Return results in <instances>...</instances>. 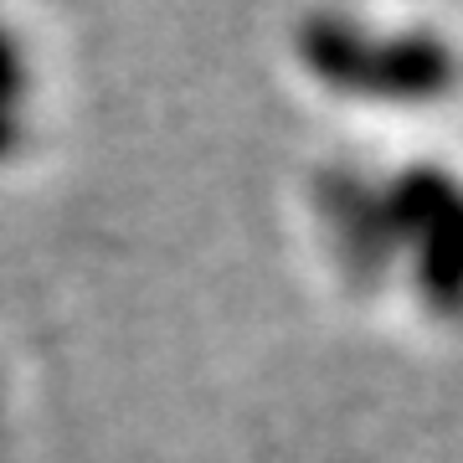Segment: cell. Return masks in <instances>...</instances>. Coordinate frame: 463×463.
Segmentation results:
<instances>
[{"label":"cell","instance_id":"4","mask_svg":"<svg viewBox=\"0 0 463 463\" xmlns=\"http://www.w3.org/2000/svg\"><path fill=\"white\" fill-rule=\"evenodd\" d=\"M11 149H16V109L0 103V155H11Z\"/></svg>","mask_w":463,"mask_h":463},{"label":"cell","instance_id":"3","mask_svg":"<svg viewBox=\"0 0 463 463\" xmlns=\"http://www.w3.org/2000/svg\"><path fill=\"white\" fill-rule=\"evenodd\" d=\"M21 88H26V67H21V52L16 42L0 32V103L11 109V103L21 99Z\"/></svg>","mask_w":463,"mask_h":463},{"label":"cell","instance_id":"2","mask_svg":"<svg viewBox=\"0 0 463 463\" xmlns=\"http://www.w3.org/2000/svg\"><path fill=\"white\" fill-rule=\"evenodd\" d=\"M330 216L340 222L345 252H355L361 263H381L386 258L392 222H386V201L376 191H361L355 181H340V191H330Z\"/></svg>","mask_w":463,"mask_h":463},{"label":"cell","instance_id":"1","mask_svg":"<svg viewBox=\"0 0 463 463\" xmlns=\"http://www.w3.org/2000/svg\"><path fill=\"white\" fill-rule=\"evenodd\" d=\"M298 52L315 78L345 93L386 103H422L438 99L453 78V57L438 36H392V42H371L350 21H309L298 36Z\"/></svg>","mask_w":463,"mask_h":463}]
</instances>
